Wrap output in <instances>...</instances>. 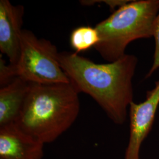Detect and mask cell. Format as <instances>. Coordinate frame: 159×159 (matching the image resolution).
<instances>
[{"mask_svg": "<svg viewBox=\"0 0 159 159\" xmlns=\"http://www.w3.org/2000/svg\"><path fill=\"white\" fill-rule=\"evenodd\" d=\"M153 37L155 39V51L154 53L153 63L148 72L146 78L150 77L159 68V13L154 22Z\"/></svg>", "mask_w": 159, "mask_h": 159, "instance_id": "cell-10", "label": "cell"}, {"mask_svg": "<svg viewBox=\"0 0 159 159\" xmlns=\"http://www.w3.org/2000/svg\"><path fill=\"white\" fill-rule=\"evenodd\" d=\"M24 14L23 6L0 1V51L11 64H16L20 57Z\"/></svg>", "mask_w": 159, "mask_h": 159, "instance_id": "cell-6", "label": "cell"}, {"mask_svg": "<svg viewBox=\"0 0 159 159\" xmlns=\"http://www.w3.org/2000/svg\"><path fill=\"white\" fill-rule=\"evenodd\" d=\"M58 53L50 41L39 39L31 31L23 29L18 60L8 64L10 75L12 79L19 77L37 84L70 83L58 62Z\"/></svg>", "mask_w": 159, "mask_h": 159, "instance_id": "cell-4", "label": "cell"}, {"mask_svg": "<svg viewBox=\"0 0 159 159\" xmlns=\"http://www.w3.org/2000/svg\"><path fill=\"white\" fill-rule=\"evenodd\" d=\"M159 105L158 80L153 89L147 92L145 101L139 104L133 102L129 106L130 137L125 159H140L142 144L152 129Z\"/></svg>", "mask_w": 159, "mask_h": 159, "instance_id": "cell-5", "label": "cell"}, {"mask_svg": "<svg viewBox=\"0 0 159 159\" xmlns=\"http://www.w3.org/2000/svg\"><path fill=\"white\" fill-rule=\"evenodd\" d=\"M159 13V0L129 1L96 25L100 41L94 48L108 63L117 61L132 41L153 37Z\"/></svg>", "mask_w": 159, "mask_h": 159, "instance_id": "cell-3", "label": "cell"}, {"mask_svg": "<svg viewBox=\"0 0 159 159\" xmlns=\"http://www.w3.org/2000/svg\"><path fill=\"white\" fill-rule=\"evenodd\" d=\"M130 1L126 0H104V1H91V0H83L80 1V3L83 6H92L95 3L98 2H104L107 4L111 9L114 10L116 7L119 8L121 6L125 5V4L128 3Z\"/></svg>", "mask_w": 159, "mask_h": 159, "instance_id": "cell-11", "label": "cell"}, {"mask_svg": "<svg viewBox=\"0 0 159 159\" xmlns=\"http://www.w3.org/2000/svg\"><path fill=\"white\" fill-rule=\"evenodd\" d=\"M44 144L13 123L0 127V158L43 159Z\"/></svg>", "mask_w": 159, "mask_h": 159, "instance_id": "cell-7", "label": "cell"}, {"mask_svg": "<svg viewBox=\"0 0 159 159\" xmlns=\"http://www.w3.org/2000/svg\"><path fill=\"white\" fill-rule=\"evenodd\" d=\"M0 159H1V158H0Z\"/></svg>", "mask_w": 159, "mask_h": 159, "instance_id": "cell-12", "label": "cell"}, {"mask_svg": "<svg viewBox=\"0 0 159 159\" xmlns=\"http://www.w3.org/2000/svg\"><path fill=\"white\" fill-rule=\"evenodd\" d=\"M99 41L97 30L90 26H81L74 29L70 37V46L77 54L94 48Z\"/></svg>", "mask_w": 159, "mask_h": 159, "instance_id": "cell-9", "label": "cell"}, {"mask_svg": "<svg viewBox=\"0 0 159 159\" xmlns=\"http://www.w3.org/2000/svg\"><path fill=\"white\" fill-rule=\"evenodd\" d=\"M58 60L76 91L91 97L115 124L125 122L133 102L136 56L125 54L114 62L99 64L76 52L62 51Z\"/></svg>", "mask_w": 159, "mask_h": 159, "instance_id": "cell-1", "label": "cell"}, {"mask_svg": "<svg viewBox=\"0 0 159 159\" xmlns=\"http://www.w3.org/2000/svg\"><path fill=\"white\" fill-rule=\"evenodd\" d=\"M79 93L71 83H31L15 122L44 144L56 141L72 126L80 113Z\"/></svg>", "mask_w": 159, "mask_h": 159, "instance_id": "cell-2", "label": "cell"}, {"mask_svg": "<svg viewBox=\"0 0 159 159\" xmlns=\"http://www.w3.org/2000/svg\"><path fill=\"white\" fill-rule=\"evenodd\" d=\"M31 83L16 77L0 89V127L15 123L27 96Z\"/></svg>", "mask_w": 159, "mask_h": 159, "instance_id": "cell-8", "label": "cell"}]
</instances>
